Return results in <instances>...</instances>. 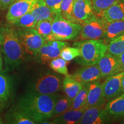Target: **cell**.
Returning <instances> with one entry per match:
<instances>
[{
	"mask_svg": "<svg viewBox=\"0 0 124 124\" xmlns=\"http://www.w3.org/2000/svg\"><path fill=\"white\" fill-rule=\"evenodd\" d=\"M58 95L28 93L19 101L18 108L35 123H41L53 116L54 107Z\"/></svg>",
	"mask_w": 124,
	"mask_h": 124,
	"instance_id": "cell-1",
	"label": "cell"
},
{
	"mask_svg": "<svg viewBox=\"0 0 124 124\" xmlns=\"http://www.w3.org/2000/svg\"><path fill=\"white\" fill-rule=\"evenodd\" d=\"M0 46L8 70L17 69L24 62L25 51L16 32L9 28L0 31Z\"/></svg>",
	"mask_w": 124,
	"mask_h": 124,
	"instance_id": "cell-2",
	"label": "cell"
},
{
	"mask_svg": "<svg viewBox=\"0 0 124 124\" xmlns=\"http://www.w3.org/2000/svg\"><path fill=\"white\" fill-rule=\"evenodd\" d=\"M75 46L80 52L78 63L84 66L97 64L108 49V45L103 39L86 40L76 43Z\"/></svg>",
	"mask_w": 124,
	"mask_h": 124,
	"instance_id": "cell-3",
	"label": "cell"
},
{
	"mask_svg": "<svg viewBox=\"0 0 124 124\" xmlns=\"http://www.w3.org/2000/svg\"><path fill=\"white\" fill-rule=\"evenodd\" d=\"M82 25L56 16L52 21V40H69L75 39L80 33Z\"/></svg>",
	"mask_w": 124,
	"mask_h": 124,
	"instance_id": "cell-4",
	"label": "cell"
},
{
	"mask_svg": "<svg viewBox=\"0 0 124 124\" xmlns=\"http://www.w3.org/2000/svg\"><path fill=\"white\" fill-rule=\"evenodd\" d=\"M106 21L94 15L82 25L80 38L85 40H98L105 38Z\"/></svg>",
	"mask_w": 124,
	"mask_h": 124,
	"instance_id": "cell-5",
	"label": "cell"
},
{
	"mask_svg": "<svg viewBox=\"0 0 124 124\" xmlns=\"http://www.w3.org/2000/svg\"><path fill=\"white\" fill-rule=\"evenodd\" d=\"M16 33L25 52L31 55H36L46 41L35 28L20 29Z\"/></svg>",
	"mask_w": 124,
	"mask_h": 124,
	"instance_id": "cell-6",
	"label": "cell"
},
{
	"mask_svg": "<svg viewBox=\"0 0 124 124\" xmlns=\"http://www.w3.org/2000/svg\"><path fill=\"white\" fill-rule=\"evenodd\" d=\"M68 44L67 42L62 40L46 41L35 56L40 63H49L54 59L59 57L62 49Z\"/></svg>",
	"mask_w": 124,
	"mask_h": 124,
	"instance_id": "cell-7",
	"label": "cell"
},
{
	"mask_svg": "<svg viewBox=\"0 0 124 124\" xmlns=\"http://www.w3.org/2000/svg\"><path fill=\"white\" fill-rule=\"evenodd\" d=\"M60 78L53 74L46 73L40 77L33 85V92L40 94H53L59 90Z\"/></svg>",
	"mask_w": 124,
	"mask_h": 124,
	"instance_id": "cell-8",
	"label": "cell"
},
{
	"mask_svg": "<svg viewBox=\"0 0 124 124\" xmlns=\"http://www.w3.org/2000/svg\"><path fill=\"white\" fill-rule=\"evenodd\" d=\"M38 0H16L9 8L6 18L10 24H13L23 16L32 10Z\"/></svg>",
	"mask_w": 124,
	"mask_h": 124,
	"instance_id": "cell-9",
	"label": "cell"
},
{
	"mask_svg": "<svg viewBox=\"0 0 124 124\" xmlns=\"http://www.w3.org/2000/svg\"><path fill=\"white\" fill-rule=\"evenodd\" d=\"M101 77H108L122 72L120 62L117 56L106 53L97 63Z\"/></svg>",
	"mask_w": 124,
	"mask_h": 124,
	"instance_id": "cell-10",
	"label": "cell"
},
{
	"mask_svg": "<svg viewBox=\"0 0 124 124\" xmlns=\"http://www.w3.org/2000/svg\"><path fill=\"white\" fill-rule=\"evenodd\" d=\"M124 71L108 77L102 84L103 95L105 100H111L123 93L121 87V80Z\"/></svg>",
	"mask_w": 124,
	"mask_h": 124,
	"instance_id": "cell-11",
	"label": "cell"
},
{
	"mask_svg": "<svg viewBox=\"0 0 124 124\" xmlns=\"http://www.w3.org/2000/svg\"><path fill=\"white\" fill-rule=\"evenodd\" d=\"M110 121V115L106 108L100 106L89 107L86 108L79 123L80 124H105Z\"/></svg>",
	"mask_w": 124,
	"mask_h": 124,
	"instance_id": "cell-12",
	"label": "cell"
},
{
	"mask_svg": "<svg viewBox=\"0 0 124 124\" xmlns=\"http://www.w3.org/2000/svg\"><path fill=\"white\" fill-rule=\"evenodd\" d=\"M73 15L76 23L83 24L95 15L92 7V0H75Z\"/></svg>",
	"mask_w": 124,
	"mask_h": 124,
	"instance_id": "cell-13",
	"label": "cell"
},
{
	"mask_svg": "<svg viewBox=\"0 0 124 124\" xmlns=\"http://www.w3.org/2000/svg\"><path fill=\"white\" fill-rule=\"evenodd\" d=\"M70 75L83 85L97 81L101 78L100 69L97 64L82 67Z\"/></svg>",
	"mask_w": 124,
	"mask_h": 124,
	"instance_id": "cell-14",
	"label": "cell"
},
{
	"mask_svg": "<svg viewBox=\"0 0 124 124\" xmlns=\"http://www.w3.org/2000/svg\"><path fill=\"white\" fill-rule=\"evenodd\" d=\"M105 102L102 85L99 81L89 83L86 108L89 107L101 106Z\"/></svg>",
	"mask_w": 124,
	"mask_h": 124,
	"instance_id": "cell-15",
	"label": "cell"
},
{
	"mask_svg": "<svg viewBox=\"0 0 124 124\" xmlns=\"http://www.w3.org/2000/svg\"><path fill=\"white\" fill-rule=\"evenodd\" d=\"M85 110L86 108L70 109L63 114L55 117L52 124H79Z\"/></svg>",
	"mask_w": 124,
	"mask_h": 124,
	"instance_id": "cell-16",
	"label": "cell"
},
{
	"mask_svg": "<svg viewBox=\"0 0 124 124\" xmlns=\"http://www.w3.org/2000/svg\"><path fill=\"white\" fill-rule=\"evenodd\" d=\"M101 17L106 22L124 20V1H119L109 7L102 13Z\"/></svg>",
	"mask_w": 124,
	"mask_h": 124,
	"instance_id": "cell-17",
	"label": "cell"
},
{
	"mask_svg": "<svg viewBox=\"0 0 124 124\" xmlns=\"http://www.w3.org/2000/svg\"><path fill=\"white\" fill-rule=\"evenodd\" d=\"M31 12L37 22L44 20H53L56 16L44 0H38Z\"/></svg>",
	"mask_w": 124,
	"mask_h": 124,
	"instance_id": "cell-18",
	"label": "cell"
},
{
	"mask_svg": "<svg viewBox=\"0 0 124 124\" xmlns=\"http://www.w3.org/2000/svg\"><path fill=\"white\" fill-rule=\"evenodd\" d=\"M84 85L77 81L69 74L66 76L63 80L62 87L66 95L70 98L73 100Z\"/></svg>",
	"mask_w": 124,
	"mask_h": 124,
	"instance_id": "cell-19",
	"label": "cell"
},
{
	"mask_svg": "<svg viewBox=\"0 0 124 124\" xmlns=\"http://www.w3.org/2000/svg\"><path fill=\"white\" fill-rule=\"evenodd\" d=\"M123 35H124V20L106 22L104 39L110 42Z\"/></svg>",
	"mask_w": 124,
	"mask_h": 124,
	"instance_id": "cell-20",
	"label": "cell"
},
{
	"mask_svg": "<svg viewBox=\"0 0 124 124\" xmlns=\"http://www.w3.org/2000/svg\"><path fill=\"white\" fill-rule=\"evenodd\" d=\"M106 110L110 116L124 117V97L121 95L109 100Z\"/></svg>",
	"mask_w": 124,
	"mask_h": 124,
	"instance_id": "cell-21",
	"label": "cell"
},
{
	"mask_svg": "<svg viewBox=\"0 0 124 124\" xmlns=\"http://www.w3.org/2000/svg\"><path fill=\"white\" fill-rule=\"evenodd\" d=\"M12 85L8 77L0 74V110L6 106L11 95Z\"/></svg>",
	"mask_w": 124,
	"mask_h": 124,
	"instance_id": "cell-22",
	"label": "cell"
},
{
	"mask_svg": "<svg viewBox=\"0 0 124 124\" xmlns=\"http://www.w3.org/2000/svg\"><path fill=\"white\" fill-rule=\"evenodd\" d=\"M6 119L8 123L14 124H36L27 114L19 108H15L8 113Z\"/></svg>",
	"mask_w": 124,
	"mask_h": 124,
	"instance_id": "cell-23",
	"label": "cell"
},
{
	"mask_svg": "<svg viewBox=\"0 0 124 124\" xmlns=\"http://www.w3.org/2000/svg\"><path fill=\"white\" fill-rule=\"evenodd\" d=\"M72 103V100L67 96L58 97L56 101L52 117H56L70 110Z\"/></svg>",
	"mask_w": 124,
	"mask_h": 124,
	"instance_id": "cell-24",
	"label": "cell"
},
{
	"mask_svg": "<svg viewBox=\"0 0 124 124\" xmlns=\"http://www.w3.org/2000/svg\"><path fill=\"white\" fill-rule=\"evenodd\" d=\"M53 20H44L38 21L35 29L46 41L52 40V24Z\"/></svg>",
	"mask_w": 124,
	"mask_h": 124,
	"instance_id": "cell-25",
	"label": "cell"
},
{
	"mask_svg": "<svg viewBox=\"0 0 124 124\" xmlns=\"http://www.w3.org/2000/svg\"><path fill=\"white\" fill-rule=\"evenodd\" d=\"M89 83L83 86L77 95L72 100V103L70 109H81L86 108V101L87 97Z\"/></svg>",
	"mask_w": 124,
	"mask_h": 124,
	"instance_id": "cell-26",
	"label": "cell"
},
{
	"mask_svg": "<svg viewBox=\"0 0 124 124\" xmlns=\"http://www.w3.org/2000/svg\"><path fill=\"white\" fill-rule=\"evenodd\" d=\"M124 52V35L110 41L107 53L118 56Z\"/></svg>",
	"mask_w": 124,
	"mask_h": 124,
	"instance_id": "cell-27",
	"label": "cell"
},
{
	"mask_svg": "<svg viewBox=\"0 0 124 124\" xmlns=\"http://www.w3.org/2000/svg\"><path fill=\"white\" fill-rule=\"evenodd\" d=\"M121 0H92V7L94 13L101 17L106 9Z\"/></svg>",
	"mask_w": 124,
	"mask_h": 124,
	"instance_id": "cell-28",
	"label": "cell"
},
{
	"mask_svg": "<svg viewBox=\"0 0 124 124\" xmlns=\"http://www.w3.org/2000/svg\"><path fill=\"white\" fill-rule=\"evenodd\" d=\"M37 21L32 15L31 12L26 13L14 23V25L17 27L23 29L35 28Z\"/></svg>",
	"mask_w": 124,
	"mask_h": 124,
	"instance_id": "cell-29",
	"label": "cell"
},
{
	"mask_svg": "<svg viewBox=\"0 0 124 124\" xmlns=\"http://www.w3.org/2000/svg\"><path fill=\"white\" fill-rule=\"evenodd\" d=\"M74 1L75 0H62L60 7V15L66 19L77 23L73 15Z\"/></svg>",
	"mask_w": 124,
	"mask_h": 124,
	"instance_id": "cell-30",
	"label": "cell"
},
{
	"mask_svg": "<svg viewBox=\"0 0 124 124\" xmlns=\"http://www.w3.org/2000/svg\"><path fill=\"white\" fill-rule=\"evenodd\" d=\"M49 66L55 72L66 76L69 75V71L67 67V62L63 59L59 57L54 59L49 62Z\"/></svg>",
	"mask_w": 124,
	"mask_h": 124,
	"instance_id": "cell-31",
	"label": "cell"
},
{
	"mask_svg": "<svg viewBox=\"0 0 124 124\" xmlns=\"http://www.w3.org/2000/svg\"><path fill=\"white\" fill-rule=\"evenodd\" d=\"M80 56V52L79 49L77 47L72 46H65L62 49L60 54V57L66 62H70L74 59L79 58Z\"/></svg>",
	"mask_w": 124,
	"mask_h": 124,
	"instance_id": "cell-32",
	"label": "cell"
},
{
	"mask_svg": "<svg viewBox=\"0 0 124 124\" xmlns=\"http://www.w3.org/2000/svg\"><path fill=\"white\" fill-rule=\"evenodd\" d=\"M46 5L54 12L55 16L60 15V7L62 0H44Z\"/></svg>",
	"mask_w": 124,
	"mask_h": 124,
	"instance_id": "cell-33",
	"label": "cell"
},
{
	"mask_svg": "<svg viewBox=\"0 0 124 124\" xmlns=\"http://www.w3.org/2000/svg\"><path fill=\"white\" fill-rule=\"evenodd\" d=\"M16 0H0V9L2 10L8 8Z\"/></svg>",
	"mask_w": 124,
	"mask_h": 124,
	"instance_id": "cell-34",
	"label": "cell"
},
{
	"mask_svg": "<svg viewBox=\"0 0 124 124\" xmlns=\"http://www.w3.org/2000/svg\"><path fill=\"white\" fill-rule=\"evenodd\" d=\"M118 59L120 64L121 67L122 71H124V52L120 54V55L117 56Z\"/></svg>",
	"mask_w": 124,
	"mask_h": 124,
	"instance_id": "cell-35",
	"label": "cell"
},
{
	"mask_svg": "<svg viewBox=\"0 0 124 124\" xmlns=\"http://www.w3.org/2000/svg\"><path fill=\"white\" fill-rule=\"evenodd\" d=\"M2 67H3V60H2V54H1V48H0V71H1V70H2Z\"/></svg>",
	"mask_w": 124,
	"mask_h": 124,
	"instance_id": "cell-36",
	"label": "cell"
},
{
	"mask_svg": "<svg viewBox=\"0 0 124 124\" xmlns=\"http://www.w3.org/2000/svg\"><path fill=\"white\" fill-rule=\"evenodd\" d=\"M121 87H122V90L123 93L124 92V75L122 77V80H121Z\"/></svg>",
	"mask_w": 124,
	"mask_h": 124,
	"instance_id": "cell-37",
	"label": "cell"
},
{
	"mask_svg": "<svg viewBox=\"0 0 124 124\" xmlns=\"http://www.w3.org/2000/svg\"><path fill=\"white\" fill-rule=\"evenodd\" d=\"M4 124V122H3L1 120V118H0V124Z\"/></svg>",
	"mask_w": 124,
	"mask_h": 124,
	"instance_id": "cell-38",
	"label": "cell"
},
{
	"mask_svg": "<svg viewBox=\"0 0 124 124\" xmlns=\"http://www.w3.org/2000/svg\"><path fill=\"white\" fill-rule=\"evenodd\" d=\"M122 96H123V97H124V93H122Z\"/></svg>",
	"mask_w": 124,
	"mask_h": 124,
	"instance_id": "cell-39",
	"label": "cell"
},
{
	"mask_svg": "<svg viewBox=\"0 0 124 124\" xmlns=\"http://www.w3.org/2000/svg\"><path fill=\"white\" fill-rule=\"evenodd\" d=\"M122 1H124V0H122Z\"/></svg>",
	"mask_w": 124,
	"mask_h": 124,
	"instance_id": "cell-40",
	"label": "cell"
}]
</instances>
